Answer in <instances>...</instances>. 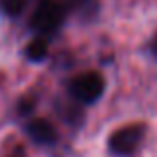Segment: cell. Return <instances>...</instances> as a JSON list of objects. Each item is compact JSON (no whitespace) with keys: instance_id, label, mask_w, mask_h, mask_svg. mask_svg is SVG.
Wrapping results in <instances>:
<instances>
[{"instance_id":"cell-1","label":"cell","mask_w":157,"mask_h":157,"mask_svg":"<svg viewBox=\"0 0 157 157\" xmlns=\"http://www.w3.org/2000/svg\"><path fill=\"white\" fill-rule=\"evenodd\" d=\"M66 20V6L60 0H40L32 14V28L40 36L56 34Z\"/></svg>"},{"instance_id":"cell-2","label":"cell","mask_w":157,"mask_h":157,"mask_svg":"<svg viewBox=\"0 0 157 157\" xmlns=\"http://www.w3.org/2000/svg\"><path fill=\"white\" fill-rule=\"evenodd\" d=\"M105 80L98 72H84L70 82V96L84 105H92L104 96Z\"/></svg>"},{"instance_id":"cell-3","label":"cell","mask_w":157,"mask_h":157,"mask_svg":"<svg viewBox=\"0 0 157 157\" xmlns=\"http://www.w3.org/2000/svg\"><path fill=\"white\" fill-rule=\"evenodd\" d=\"M145 137V125L143 123H129L109 135L107 147L113 155H131Z\"/></svg>"},{"instance_id":"cell-4","label":"cell","mask_w":157,"mask_h":157,"mask_svg":"<svg viewBox=\"0 0 157 157\" xmlns=\"http://www.w3.org/2000/svg\"><path fill=\"white\" fill-rule=\"evenodd\" d=\"M26 133L28 137L32 139L34 143L38 145H50L58 139V129L52 121L44 117H38V119H30L26 123Z\"/></svg>"},{"instance_id":"cell-5","label":"cell","mask_w":157,"mask_h":157,"mask_svg":"<svg viewBox=\"0 0 157 157\" xmlns=\"http://www.w3.org/2000/svg\"><path fill=\"white\" fill-rule=\"evenodd\" d=\"M46 56H48V40L44 38V36L34 38L26 46V58H28V60L42 62V60H46Z\"/></svg>"},{"instance_id":"cell-6","label":"cell","mask_w":157,"mask_h":157,"mask_svg":"<svg viewBox=\"0 0 157 157\" xmlns=\"http://www.w3.org/2000/svg\"><path fill=\"white\" fill-rule=\"evenodd\" d=\"M28 6V0H0V8L6 16L10 18H18Z\"/></svg>"},{"instance_id":"cell-7","label":"cell","mask_w":157,"mask_h":157,"mask_svg":"<svg viewBox=\"0 0 157 157\" xmlns=\"http://www.w3.org/2000/svg\"><path fill=\"white\" fill-rule=\"evenodd\" d=\"M34 105H36V101L32 100V98H24V100H20V101H18V107H20L18 111H20L22 115H28V113H32Z\"/></svg>"},{"instance_id":"cell-8","label":"cell","mask_w":157,"mask_h":157,"mask_svg":"<svg viewBox=\"0 0 157 157\" xmlns=\"http://www.w3.org/2000/svg\"><path fill=\"white\" fill-rule=\"evenodd\" d=\"M62 2H64V6H70V8H86L96 0H62Z\"/></svg>"},{"instance_id":"cell-9","label":"cell","mask_w":157,"mask_h":157,"mask_svg":"<svg viewBox=\"0 0 157 157\" xmlns=\"http://www.w3.org/2000/svg\"><path fill=\"white\" fill-rule=\"evenodd\" d=\"M151 52H153L155 56H157V34L153 36V40H151Z\"/></svg>"}]
</instances>
